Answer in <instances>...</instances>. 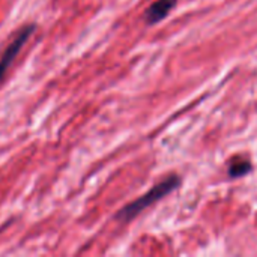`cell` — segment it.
I'll use <instances>...</instances> for the list:
<instances>
[{"mask_svg":"<svg viewBox=\"0 0 257 257\" xmlns=\"http://www.w3.org/2000/svg\"><path fill=\"white\" fill-rule=\"evenodd\" d=\"M181 185V178L176 175H170L166 179H163L160 184H157L151 191L145 193L142 197H139L137 200L128 203L126 206H123L119 214L116 215L117 220L120 221H130L134 217H137L139 214H142L148 206L157 203L158 200H161L163 197H166L169 193H172L173 190H176Z\"/></svg>","mask_w":257,"mask_h":257,"instance_id":"obj_1","label":"cell"},{"mask_svg":"<svg viewBox=\"0 0 257 257\" xmlns=\"http://www.w3.org/2000/svg\"><path fill=\"white\" fill-rule=\"evenodd\" d=\"M33 30H35V26H32V24H30V26L21 27V29L14 35V38H12V41L9 42V45L5 48V51H3V54H2V57H0V81L3 80L6 71L9 69V66H11L12 62L15 60V57H17V54L20 53L21 47L27 42V39H29V36L33 33Z\"/></svg>","mask_w":257,"mask_h":257,"instance_id":"obj_2","label":"cell"},{"mask_svg":"<svg viewBox=\"0 0 257 257\" xmlns=\"http://www.w3.org/2000/svg\"><path fill=\"white\" fill-rule=\"evenodd\" d=\"M178 0H157L151 5V8H148V11L145 12V20L148 24H157L158 21L164 20L169 12L175 8Z\"/></svg>","mask_w":257,"mask_h":257,"instance_id":"obj_3","label":"cell"},{"mask_svg":"<svg viewBox=\"0 0 257 257\" xmlns=\"http://www.w3.org/2000/svg\"><path fill=\"white\" fill-rule=\"evenodd\" d=\"M251 170V164L250 161H244V160H239V161H233L230 166H229V175L232 178H241V176H245L247 173H250Z\"/></svg>","mask_w":257,"mask_h":257,"instance_id":"obj_4","label":"cell"}]
</instances>
